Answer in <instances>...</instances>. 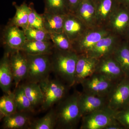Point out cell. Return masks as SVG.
<instances>
[{
	"mask_svg": "<svg viewBox=\"0 0 129 129\" xmlns=\"http://www.w3.org/2000/svg\"><path fill=\"white\" fill-rule=\"evenodd\" d=\"M52 72L71 86L75 84L78 55L73 51H63L54 47L50 55Z\"/></svg>",
	"mask_w": 129,
	"mask_h": 129,
	"instance_id": "1",
	"label": "cell"
},
{
	"mask_svg": "<svg viewBox=\"0 0 129 129\" xmlns=\"http://www.w3.org/2000/svg\"><path fill=\"white\" fill-rule=\"evenodd\" d=\"M79 94L75 92L60 102L55 111L57 128L74 129L78 124L82 118L79 104Z\"/></svg>",
	"mask_w": 129,
	"mask_h": 129,
	"instance_id": "2",
	"label": "cell"
},
{
	"mask_svg": "<svg viewBox=\"0 0 129 129\" xmlns=\"http://www.w3.org/2000/svg\"><path fill=\"white\" fill-rule=\"evenodd\" d=\"M25 54L28 66V73L25 79L27 82L39 83L49 78V75L52 72L51 54Z\"/></svg>",
	"mask_w": 129,
	"mask_h": 129,
	"instance_id": "3",
	"label": "cell"
},
{
	"mask_svg": "<svg viewBox=\"0 0 129 129\" xmlns=\"http://www.w3.org/2000/svg\"><path fill=\"white\" fill-rule=\"evenodd\" d=\"M39 84L44 96L42 108L44 110L64 99L68 91L67 86L58 80L48 78Z\"/></svg>",
	"mask_w": 129,
	"mask_h": 129,
	"instance_id": "4",
	"label": "cell"
},
{
	"mask_svg": "<svg viewBox=\"0 0 129 129\" xmlns=\"http://www.w3.org/2000/svg\"><path fill=\"white\" fill-rule=\"evenodd\" d=\"M81 129H105L117 121L115 112L106 106L82 117Z\"/></svg>",
	"mask_w": 129,
	"mask_h": 129,
	"instance_id": "5",
	"label": "cell"
},
{
	"mask_svg": "<svg viewBox=\"0 0 129 129\" xmlns=\"http://www.w3.org/2000/svg\"><path fill=\"white\" fill-rule=\"evenodd\" d=\"M113 81L101 74L94 73L81 83L84 92L98 96H107L113 86Z\"/></svg>",
	"mask_w": 129,
	"mask_h": 129,
	"instance_id": "6",
	"label": "cell"
},
{
	"mask_svg": "<svg viewBox=\"0 0 129 129\" xmlns=\"http://www.w3.org/2000/svg\"><path fill=\"white\" fill-rule=\"evenodd\" d=\"M107 96L109 108L114 112L120 110L129 100V81H123L114 85Z\"/></svg>",
	"mask_w": 129,
	"mask_h": 129,
	"instance_id": "7",
	"label": "cell"
},
{
	"mask_svg": "<svg viewBox=\"0 0 129 129\" xmlns=\"http://www.w3.org/2000/svg\"><path fill=\"white\" fill-rule=\"evenodd\" d=\"M4 29L3 38L6 51L10 52L21 50L27 41L23 30L9 23Z\"/></svg>",
	"mask_w": 129,
	"mask_h": 129,
	"instance_id": "8",
	"label": "cell"
},
{
	"mask_svg": "<svg viewBox=\"0 0 129 129\" xmlns=\"http://www.w3.org/2000/svg\"><path fill=\"white\" fill-rule=\"evenodd\" d=\"M9 53L10 64L16 88L21 81L26 79L27 77V61L26 55L22 51H16Z\"/></svg>",
	"mask_w": 129,
	"mask_h": 129,
	"instance_id": "9",
	"label": "cell"
},
{
	"mask_svg": "<svg viewBox=\"0 0 129 129\" xmlns=\"http://www.w3.org/2000/svg\"><path fill=\"white\" fill-rule=\"evenodd\" d=\"M106 103L104 97L84 92L80 93L79 104L82 117L106 107Z\"/></svg>",
	"mask_w": 129,
	"mask_h": 129,
	"instance_id": "10",
	"label": "cell"
},
{
	"mask_svg": "<svg viewBox=\"0 0 129 129\" xmlns=\"http://www.w3.org/2000/svg\"><path fill=\"white\" fill-rule=\"evenodd\" d=\"M96 59L78 55L75 71V84L81 83L95 73L98 65Z\"/></svg>",
	"mask_w": 129,
	"mask_h": 129,
	"instance_id": "11",
	"label": "cell"
},
{
	"mask_svg": "<svg viewBox=\"0 0 129 129\" xmlns=\"http://www.w3.org/2000/svg\"><path fill=\"white\" fill-rule=\"evenodd\" d=\"M13 80L10 60L9 53L6 51L0 61V87L5 94H9Z\"/></svg>",
	"mask_w": 129,
	"mask_h": 129,
	"instance_id": "12",
	"label": "cell"
},
{
	"mask_svg": "<svg viewBox=\"0 0 129 129\" xmlns=\"http://www.w3.org/2000/svg\"><path fill=\"white\" fill-rule=\"evenodd\" d=\"M27 112H17L3 118L2 128L5 129H28L31 123Z\"/></svg>",
	"mask_w": 129,
	"mask_h": 129,
	"instance_id": "13",
	"label": "cell"
},
{
	"mask_svg": "<svg viewBox=\"0 0 129 129\" xmlns=\"http://www.w3.org/2000/svg\"><path fill=\"white\" fill-rule=\"evenodd\" d=\"M54 48L51 41H35L27 40L21 51L29 55H51Z\"/></svg>",
	"mask_w": 129,
	"mask_h": 129,
	"instance_id": "14",
	"label": "cell"
},
{
	"mask_svg": "<svg viewBox=\"0 0 129 129\" xmlns=\"http://www.w3.org/2000/svg\"><path fill=\"white\" fill-rule=\"evenodd\" d=\"M95 73L104 75L113 81L124 74L117 62L111 59L103 60L100 65H97Z\"/></svg>",
	"mask_w": 129,
	"mask_h": 129,
	"instance_id": "15",
	"label": "cell"
},
{
	"mask_svg": "<svg viewBox=\"0 0 129 129\" xmlns=\"http://www.w3.org/2000/svg\"><path fill=\"white\" fill-rule=\"evenodd\" d=\"M42 15L46 31L49 34L63 32V24L66 14L44 12Z\"/></svg>",
	"mask_w": 129,
	"mask_h": 129,
	"instance_id": "16",
	"label": "cell"
},
{
	"mask_svg": "<svg viewBox=\"0 0 129 129\" xmlns=\"http://www.w3.org/2000/svg\"><path fill=\"white\" fill-rule=\"evenodd\" d=\"M106 35V32L103 31L90 33L85 37L78 39L75 42L74 46H73L74 51L76 53L77 52L89 51Z\"/></svg>",
	"mask_w": 129,
	"mask_h": 129,
	"instance_id": "17",
	"label": "cell"
},
{
	"mask_svg": "<svg viewBox=\"0 0 129 129\" xmlns=\"http://www.w3.org/2000/svg\"><path fill=\"white\" fill-rule=\"evenodd\" d=\"M69 13L66 14L63 24V32L70 41L76 40L83 30V25L80 20L76 16H72Z\"/></svg>",
	"mask_w": 129,
	"mask_h": 129,
	"instance_id": "18",
	"label": "cell"
},
{
	"mask_svg": "<svg viewBox=\"0 0 129 129\" xmlns=\"http://www.w3.org/2000/svg\"><path fill=\"white\" fill-rule=\"evenodd\" d=\"M22 86L34 109L42 105L44 96L39 83L27 82Z\"/></svg>",
	"mask_w": 129,
	"mask_h": 129,
	"instance_id": "19",
	"label": "cell"
},
{
	"mask_svg": "<svg viewBox=\"0 0 129 129\" xmlns=\"http://www.w3.org/2000/svg\"><path fill=\"white\" fill-rule=\"evenodd\" d=\"M16 13L9 23L21 28L22 29L28 27V18L30 11V6L25 2L20 6L15 5Z\"/></svg>",
	"mask_w": 129,
	"mask_h": 129,
	"instance_id": "20",
	"label": "cell"
},
{
	"mask_svg": "<svg viewBox=\"0 0 129 129\" xmlns=\"http://www.w3.org/2000/svg\"><path fill=\"white\" fill-rule=\"evenodd\" d=\"M95 10L93 0H83L74 13L81 21L88 22L94 17Z\"/></svg>",
	"mask_w": 129,
	"mask_h": 129,
	"instance_id": "21",
	"label": "cell"
},
{
	"mask_svg": "<svg viewBox=\"0 0 129 129\" xmlns=\"http://www.w3.org/2000/svg\"><path fill=\"white\" fill-rule=\"evenodd\" d=\"M14 92L5 94L0 99L1 118L9 116L17 112Z\"/></svg>",
	"mask_w": 129,
	"mask_h": 129,
	"instance_id": "22",
	"label": "cell"
},
{
	"mask_svg": "<svg viewBox=\"0 0 129 129\" xmlns=\"http://www.w3.org/2000/svg\"><path fill=\"white\" fill-rule=\"evenodd\" d=\"M56 111L51 109L45 116L31 123L29 129H53L56 125Z\"/></svg>",
	"mask_w": 129,
	"mask_h": 129,
	"instance_id": "23",
	"label": "cell"
},
{
	"mask_svg": "<svg viewBox=\"0 0 129 129\" xmlns=\"http://www.w3.org/2000/svg\"><path fill=\"white\" fill-rule=\"evenodd\" d=\"M113 43V37H103L89 51L90 57L96 58L105 55L111 50Z\"/></svg>",
	"mask_w": 129,
	"mask_h": 129,
	"instance_id": "24",
	"label": "cell"
},
{
	"mask_svg": "<svg viewBox=\"0 0 129 129\" xmlns=\"http://www.w3.org/2000/svg\"><path fill=\"white\" fill-rule=\"evenodd\" d=\"M14 94L18 111L27 113L34 111L32 104L22 85L16 88Z\"/></svg>",
	"mask_w": 129,
	"mask_h": 129,
	"instance_id": "25",
	"label": "cell"
},
{
	"mask_svg": "<svg viewBox=\"0 0 129 129\" xmlns=\"http://www.w3.org/2000/svg\"><path fill=\"white\" fill-rule=\"evenodd\" d=\"M44 12L67 14L69 10L67 0H44Z\"/></svg>",
	"mask_w": 129,
	"mask_h": 129,
	"instance_id": "26",
	"label": "cell"
},
{
	"mask_svg": "<svg viewBox=\"0 0 129 129\" xmlns=\"http://www.w3.org/2000/svg\"><path fill=\"white\" fill-rule=\"evenodd\" d=\"M54 47L63 51H74L72 42L64 32L50 34Z\"/></svg>",
	"mask_w": 129,
	"mask_h": 129,
	"instance_id": "27",
	"label": "cell"
},
{
	"mask_svg": "<svg viewBox=\"0 0 129 129\" xmlns=\"http://www.w3.org/2000/svg\"><path fill=\"white\" fill-rule=\"evenodd\" d=\"M115 60L120 65L124 73L129 74V48L123 46L115 52Z\"/></svg>",
	"mask_w": 129,
	"mask_h": 129,
	"instance_id": "28",
	"label": "cell"
},
{
	"mask_svg": "<svg viewBox=\"0 0 129 129\" xmlns=\"http://www.w3.org/2000/svg\"><path fill=\"white\" fill-rule=\"evenodd\" d=\"M23 30L28 40L45 41H51L50 34L45 30L28 27Z\"/></svg>",
	"mask_w": 129,
	"mask_h": 129,
	"instance_id": "29",
	"label": "cell"
},
{
	"mask_svg": "<svg viewBox=\"0 0 129 129\" xmlns=\"http://www.w3.org/2000/svg\"><path fill=\"white\" fill-rule=\"evenodd\" d=\"M30 11L28 18V27L45 30L42 15L38 14L34 7L30 6ZM46 31V30H45Z\"/></svg>",
	"mask_w": 129,
	"mask_h": 129,
	"instance_id": "30",
	"label": "cell"
},
{
	"mask_svg": "<svg viewBox=\"0 0 129 129\" xmlns=\"http://www.w3.org/2000/svg\"><path fill=\"white\" fill-rule=\"evenodd\" d=\"M129 22V15L124 11L118 13L113 21L114 27L118 30L123 29L127 26Z\"/></svg>",
	"mask_w": 129,
	"mask_h": 129,
	"instance_id": "31",
	"label": "cell"
},
{
	"mask_svg": "<svg viewBox=\"0 0 129 129\" xmlns=\"http://www.w3.org/2000/svg\"><path fill=\"white\" fill-rule=\"evenodd\" d=\"M115 117L119 123L129 127V109L115 111Z\"/></svg>",
	"mask_w": 129,
	"mask_h": 129,
	"instance_id": "32",
	"label": "cell"
},
{
	"mask_svg": "<svg viewBox=\"0 0 129 129\" xmlns=\"http://www.w3.org/2000/svg\"><path fill=\"white\" fill-rule=\"evenodd\" d=\"M83 0H67L70 12L75 13Z\"/></svg>",
	"mask_w": 129,
	"mask_h": 129,
	"instance_id": "33",
	"label": "cell"
},
{
	"mask_svg": "<svg viewBox=\"0 0 129 129\" xmlns=\"http://www.w3.org/2000/svg\"><path fill=\"white\" fill-rule=\"evenodd\" d=\"M119 123L117 121L113 123L105 128V129H119L121 127L119 125Z\"/></svg>",
	"mask_w": 129,
	"mask_h": 129,
	"instance_id": "34",
	"label": "cell"
},
{
	"mask_svg": "<svg viewBox=\"0 0 129 129\" xmlns=\"http://www.w3.org/2000/svg\"><path fill=\"white\" fill-rule=\"evenodd\" d=\"M118 2H120L125 5L129 7V0H118Z\"/></svg>",
	"mask_w": 129,
	"mask_h": 129,
	"instance_id": "35",
	"label": "cell"
}]
</instances>
